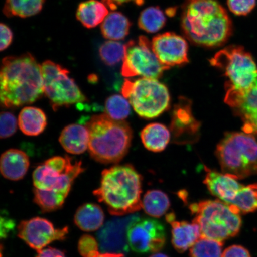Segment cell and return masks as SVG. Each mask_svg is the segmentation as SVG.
Masks as SVG:
<instances>
[{
	"mask_svg": "<svg viewBox=\"0 0 257 257\" xmlns=\"http://www.w3.org/2000/svg\"><path fill=\"white\" fill-rule=\"evenodd\" d=\"M182 28L185 37L198 46H222L232 34V22L217 0H187L183 6Z\"/></svg>",
	"mask_w": 257,
	"mask_h": 257,
	"instance_id": "1",
	"label": "cell"
},
{
	"mask_svg": "<svg viewBox=\"0 0 257 257\" xmlns=\"http://www.w3.org/2000/svg\"><path fill=\"white\" fill-rule=\"evenodd\" d=\"M0 84L4 107L33 103L44 94L41 65L30 53L6 57L2 61Z\"/></svg>",
	"mask_w": 257,
	"mask_h": 257,
	"instance_id": "2",
	"label": "cell"
},
{
	"mask_svg": "<svg viewBox=\"0 0 257 257\" xmlns=\"http://www.w3.org/2000/svg\"><path fill=\"white\" fill-rule=\"evenodd\" d=\"M141 177L134 167L117 165L103 170L94 195L112 216H122L141 210Z\"/></svg>",
	"mask_w": 257,
	"mask_h": 257,
	"instance_id": "3",
	"label": "cell"
},
{
	"mask_svg": "<svg viewBox=\"0 0 257 257\" xmlns=\"http://www.w3.org/2000/svg\"><path fill=\"white\" fill-rule=\"evenodd\" d=\"M92 158L102 164L117 163L126 155L133 140V131L123 120L112 119L107 114L93 115L86 124Z\"/></svg>",
	"mask_w": 257,
	"mask_h": 257,
	"instance_id": "4",
	"label": "cell"
},
{
	"mask_svg": "<svg viewBox=\"0 0 257 257\" xmlns=\"http://www.w3.org/2000/svg\"><path fill=\"white\" fill-rule=\"evenodd\" d=\"M193 221L200 226L201 236L221 241L238 234L242 219L238 209L220 200H205L189 206Z\"/></svg>",
	"mask_w": 257,
	"mask_h": 257,
	"instance_id": "5",
	"label": "cell"
},
{
	"mask_svg": "<svg viewBox=\"0 0 257 257\" xmlns=\"http://www.w3.org/2000/svg\"><path fill=\"white\" fill-rule=\"evenodd\" d=\"M216 156L223 173L242 179L257 174V141L245 133L225 134Z\"/></svg>",
	"mask_w": 257,
	"mask_h": 257,
	"instance_id": "6",
	"label": "cell"
},
{
	"mask_svg": "<svg viewBox=\"0 0 257 257\" xmlns=\"http://www.w3.org/2000/svg\"><path fill=\"white\" fill-rule=\"evenodd\" d=\"M210 63L223 72L227 78V90L248 91L257 85V67L251 54L243 47L224 48L210 60Z\"/></svg>",
	"mask_w": 257,
	"mask_h": 257,
	"instance_id": "7",
	"label": "cell"
},
{
	"mask_svg": "<svg viewBox=\"0 0 257 257\" xmlns=\"http://www.w3.org/2000/svg\"><path fill=\"white\" fill-rule=\"evenodd\" d=\"M121 93L137 113L145 118L158 117L170 103L168 88L155 79L142 78L134 81L126 79Z\"/></svg>",
	"mask_w": 257,
	"mask_h": 257,
	"instance_id": "8",
	"label": "cell"
},
{
	"mask_svg": "<svg viewBox=\"0 0 257 257\" xmlns=\"http://www.w3.org/2000/svg\"><path fill=\"white\" fill-rule=\"evenodd\" d=\"M84 170L81 161L67 156L52 157L34 170V187L41 191L55 192L67 198L74 181Z\"/></svg>",
	"mask_w": 257,
	"mask_h": 257,
	"instance_id": "9",
	"label": "cell"
},
{
	"mask_svg": "<svg viewBox=\"0 0 257 257\" xmlns=\"http://www.w3.org/2000/svg\"><path fill=\"white\" fill-rule=\"evenodd\" d=\"M41 68L44 94L54 110L87 100L66 69L50 60L42 64Z\"/></svg>",
	"mask_w": 257,
	"mask_h": 257,
	"instance_id": "10",
	"label": "cell"
},
{
	"mask_svg": "<svg viewBox=\"0 0 257 257\" xmlns=\"http://www.w3.org/2000/svg\"><path fill=\"white\" fill-rule=\"evenodd\" d=\"M168 67L161 63L148 38L141 36L137 41L125 44V55L121 70L126 78L140 76L157 79Z\"/></svg>",
	"mask_w": 257,
	"mask_h": 257,
	"instance_id": "11",
	"label": "cell"
},
{
	"mask_svg": "<svg viewBox=\"0 0 257 257\" xmlns=\"http://www.w3.org/2000/svg\"><path fill=\"white\" fill-rule=\"evenodd\" d=\"M127 240L128 246L135 252L157 253L165 245V227L154 218L138 217L128 227Z\"/></svg>",
	"mask_w": 257,
	"mask_h": 257,
	"instance_id": "12",
	"label": "cell"
},
{
	"mask_svg": "<svg viewBox=\"0 0 257 257\" xmlns=\"http://www.w3.org/2000/svg\"><path fill=\"white\" fill-rule=\"evenodd\" d=\"M18 230L19 238L38 252L54 241L65 239L69 233L68 227L56 229L51 221L40 217L21 221Z\"/></svg>",
	"mask_w": 257,
	"mask_h": 257,
	"instance_id": "13",
	"label": "cell"
},
{
	"mask_svg": "<svg viewBox=\"0 0 257 257\" xmlns=\"http://www.w3.org/2000/svg\"><path fill=\"white\" fill-rule=\"evenodd\" d=\"M152 44L154 53L161 63L169 69L189 62L187 42L178 35L166 32L157 35Z\"/></svg>",
	"mask_w": 257,
	"mask_h": 257,
	"instance_id": "14",
	"label": "cell"
},
{
	"mask_svg": "<svg viewBox=\"0 0 257 257\" xmlns=\"http://www.w3.org/2000/svg\"><path fill=\"white\" fill-rule=\"evenodd\" d=\"M224 101L242 118L244 133L257 137V85L245 92L226 91Z\"/></svg>",
	"mask_w": 257,
	"mask_h": 257,
	"instance_id": "15",
	"label": "cell"
},
{
	"mask_svg": "<svg viewBox=\"0 0 257 257\" xmlns=\"http://www.w3.org/2000/svg\"><path fill=\"white\" fill-rule=\"evenodd\" d=\"M138 216L108 221L98 233L99 245L103 252L122 253L127 251V232L128 226Z\"/></svg>",
	"mask_w": 257,
	"mask_h": 257,
	"instance_id": "16",
	"label": "cell"
},
{
	"mask_svg": "<svg viewBox=\"0 0 257 257\" xmlns=\"http://www.w3.org/2000/svg\"><path fill=\"white\" fill-rule=\"evenodd\" d=\"M234 176L207 170L204 184L211 194L218 200L230 204L243 185Z\"/></svg>",
	"mask_w": 257,
	"mask_h": 257,
	"instance_id": "17",
	"label": "cell"
},
{
	"mask_svg": "<svg viewBox=\"0 0 257 257\" xmlns=\"http://www.w3.org/2000/svg\"><path fill=\"white\" fill-rule=\"evenodd\" d=\"M166 221L172 227V243L173 247L180 253L190 249L201 237L200 226L192 221L176 220L175 215H166Z\"/></svg>",
	"mask_w": 257,
	"mask_h": 257,
	"instance_id": "18",
	"label": "cell"
},
{
	"mask_svg": "<svg viewBox=\"0 0 257 257\" xmlns=\"http://www.w3.org/2000/svg\"><path fill=\"white\" fill-rule=\"evenodd\" d=\"M30 160L25 153L17 149H10L3 153L0 160L2 175L12 181H19L27 174Z\"/></svg>",
	"mask_w": 257,
	"mask_h": 257,
	"instance_id": "19",
	"label": "cell"
},
{
	"mask_svg": "<svg viewBox=\"0 0 257 257\" xmlns=\"http://www.w3.org/2000/svg\"><path fill=\"white\" fill-rule=\"evenodd\" d=\"M89 141L87 127L79 124H69L64 128L59 142L67 153L79 155L88 149Z\"/></svg>",
	"mask_w": 257,
	"mask_h": 257,
	"instance_id": "20",
	"label": "cell"
},
{
	"mask_svg": "<svg viewBox=\"0 0 257 257\" xmlns=\"http://www.w3.org/2000/svg\"><path fill=\"white\" fill-rule=\"evenodd\" d=\"M109 14L107 6L98 0H88L80 3L76 18L85 27L91 29L101 24Z\"/></svg>",
	"mask_w": 257,
	"mask_h": 257,
	"instance_id": "21",
	"label": "cell"
},
{
	"mask_svg": "<svg viewBox=\"0 0 257 257\" xmlns=\"http://www.w3.org/2000/svg\"><path fill=\"white\" fill-rule=\"evenodd\" d=\"M104 213L99 205L85 204L78 208L74 217L76 226L85 232H93L103 226Z\"/></svg>",
	"mask_w": 257,
	"mask_h": 257,
	"instance_id": "22",
	"label": "cell"
},
{
	"mask_svg": "<svg viewBox=\"0 0 257 257\" xmlns=\"http://www.w3.org/2000/svg\"><path fill=\"white\" fill-rule=\"evenodd\" d=\"M18 124L22 133L27 136H38L47 126V117L40 108L26 107L19 115Z\"/></svg>",
	"mask_w": 257,
	"mask_h": 257,
	"instance_id": "23",
	"label": "cell"
},
{
	"mask_svg": "<svg viewBox=\"0 0 257 257\" xmlns=\"http://www.w3.org/2000/svg\"><path fill=\"white\" fill-rule=\"evenodd\" d=\"M141 138L147 149L157 153L166 149L170 140V134L165 125L155 123L145 127L141 132Z\"/></svg>",
	"mask_w": 257,
	"mask_h": 257,
	"instance_id": "24",
	"label": "cell"
},
{
	"mask_svg": "<svg viewBox=\"0 0 257 257\" xmlns=\"http://www.w3.org/2000/svg\"><path fill=\"white\" fill-rule=\"evenodd\" d=\"M131 23L120 12H112L101 24V30L103 37L109 40H123L130 32Z\"/></svg>",
	"mask_w": 257,
	"mask_h": 257,
	"instance_id": "25",
	"label": "cell"
},
{
	"mask_svg": "<svg viewBox=\"0 0 257 257\" xmlns=\"http://www.w3.org/2000/svg\"><path fill=\"white\" fill-rule=\"evenodd\" d=\"M45 0H6L3 12L8 17H31L41 11Z\"/></svg>",
	"mask_w": 257,
	"mask_h": 257,
	"instance_id": "26",
	"label": "cell"
},
{
	"mask_svg": "<svg viewBox=\"0 0 257 257\" xmlns=\"http://www.w3.org/2000/svg\"><path fill=\"white\" fill-rule=\"evenodd\" d=\"M170 206L168 196L160 190L147 191L142 201V208L149 216L159 218L165 215Z\"/></svg>",
	"mask_w": 257,
	"mask_h": 257,
	"instance_id": "27",
	"label": "cell"
},
{
	"mask_svg": "<svg viewBox=\"0 0 257 257\" xmlns=\"http://www.w3.org/2000/svg\"><path fill=\"white\" fill-rule=\"evenodd\" d=\"M166 18L162 10L157 7H150L141 13L138 25L141 30L148 33H156L164 27Z\"/></svg>",
	"mask_w": 257,
	"mask_h": 257,
	"instance_id": "28",
	"label": "cell"
},
{
	"mask_svg": "<svg viewBox=\"0 0 257 257\" xmlns=\"http://www.w3.org/2000/svg\"><path fill=\"white\" fill-rule=\"evenodd\" d=\"M240 214L252 213L257 210V184L243 186L230 202Z\"/></svg>",
	"mask_w": 257,
	"mask_h": 257,
	"instance_id": "29",
	"label": "cell"
},
{
	"mask_svg": "<svg viewBox=\"0 0 257 257\" xmlns=\"http://www.w3.org/2000/svg\"><path fill=\"white\" fill-rule=\"evenodd\" d=\"M223 242L201 236L190 248V257H221Z\"/></svg>",
	"mask_w": 257,
	"mask_h": 257,
	"instance_id": "30",
	"label": "cell"
},
{
	"mask_svg": "<svg viewBox=\"0 0 257 257\" xmlns=\"http://www.w3.org/2000/svg\"><path fill=\"white\" fill-rule=\"evenodd\" d=\"M106 114L112 119L123 120L130 115L131 104L127 99L120 95H113L107 99L105 104Z\"/></svg>",
	"mask_w": 257,
	"mask_h": 257,
	"instance_id": "31",
	"label": "cell"
},
{
	"mask_svg": "<svg viewBox=\"0 0 257 257\" xmlns=\"http://www.w3.org/2000/svg\"><path fill=\"white\" fill-rule=\"evenodd\" d=\"M99 53L106 65L114 66L123 60L125 45L117 41L109 40L101 45Z\"/></svg>",
	"mask_w": 257,
	"mask_h": 257,
	"instance_id": "32",
	"label": "cell"
},
{
	"mask_svg": "<svg viewBox=\"0 0 257 257\" xmlns=\"http://www.w3.org/2000/svg\"><path fill=\"white\" fill-rule=\"evenodd\" d=\"M34 200L44 213L59 210L62 207L66 198L51 191L34 189Z\"/></svg>",
	"mask_w": 257,
	"mask_h": 257,
	"instance_id": "33",
	"label": "cell"
},
{
	"mask_svg": "<svg viewBox=\"0 0 257 257\" xmlns=\"http://www.w3.org/2000/svg\"><path fill=\"white\" fill-rule=\"evenodd\" d=\"M99 246V243L94 237L85 234L79 240V252L82 257H95L100 253Z\"/></svg>",
	"mask_w": 257,
	"mask_h": 257,
	"instance_id": "34",
	"label": "cell"
},
{
	"mask_svg": "<svg viewBox=\"0 0 257 257\" xmlns=\"http://www.w3.org/2000/svg\"><path fill=\"white\" fill-rule=\"evenodd\" d=\"M18 121L10 112H2L0 117V137L6 139L14 135L17 130Z\"/></svg>",
	"mask_w": 257,
	"mask_h": 257,
	"instance_id": "35",
	"label": "cell"
},
{
	"mask_svg": "<svg viewBox=\"0 0 257 257\" xmlns=\"http://www.w3.org/2000/svg\"><path fill=\"white\" fill-rule=\"evenodd\" d=\"M256 0H227L230 12L237 16H245L255 8Z\"/></svg>",
	"mask_w": 257,
	"mask_h": 257,
	"instance_id": "36",
	"label": "cell"
},
{
	"mask_svg": "<svg viewBox=\"0 0 257 257\" xmlns=\"http://www.w3.org/2000/svg\"><path fill=\"white\" fill-rule=\"evenodd\" d=\"M221 257H251L248 250L243 246L234 245L224 250Z\"/></svg>",
	"mask_w": 257,
	"mask_h": 257,
	"instance_id": "37",
	"label": "cell"
},
{
	"mask_svg": "<svg viewBox=\"0 0 257 257\" xmlns=\"http://www.w3.org/2000/svg\"><path fill=\"white\" fill-rule=\"evenodd\" d=\"M0 30H1V46H0V48H1V50L3 51L10 46V45L11 44L12 40H13V32L11 29L8 27L7 25L2 24L1 28H0Z\"/></svg>",
	"mask_w": 257,
	"mask_h": 257,
	"instance_id": "38",
	"label": "cell"
},
{
	"mask_svg": "<svg viewBox=\"0 0 257 257\" xmlns=\"http://www.w3.org/2000/svg\"><path fill=\"white\" fill-rule=\"evenodd\" d=\"M36 257H66L61 250L54 248H44L38 252Z\"/></svg>",
	"mask_w": 257,
	"mask_h": 257,
	"instance_id": "39",
	"label": "cell"
},
{
	"mask_svg": "<svg viewBox=\"0 0 257 257\" xmlns=\"http://www.w3.org/2000/svg\"><path fill=\"white\" fill-rule=\"evenodd\" d=\"M102 2L109 8L114 10L116 9L117 6L130 2H133L137 5L141 6L143 4L144 0H103Z\"/></svg>",
	"mask_w": 257,
	"mask_h": 257,
	"instance_id": "40",
	"label": "cell"
},
{
	"mask_svg": "<svg viewBox=\"0 0 257 257\" xmlns=\"http://www.w3.org/2000/svg\"><path fill=\"white\" fill-rule=\"evenodd\" d=\"M95 257H124V253H122L103 252L99 253Z\"/></svg>",
	"mask_w": 257,
	"mask_h": 257,
	"instance_id": "41",
	"label": "cell"
},
{
	"mask_svg": "<svg viewBox=\"0 0 257 257\" xmlns=\"http://www.w3.org/2000/svg\"><path fill=\"white\" fill-rule=\"evenodd\" d=\"M150 257H169V256L164 254L162 253H155Z\"/></svg>",
	"mask_w": 257,
	"mask_h": 257,
	"instance_id": "42",
	"label": "cell"
}]
</instances>
